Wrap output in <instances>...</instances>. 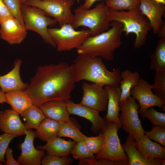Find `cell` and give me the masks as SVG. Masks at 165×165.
Masks as SVG:
<instances>
[{
	"instance_id": "6da1fadb",
	"label": "cell",
	"mask_w": 165,
	"mask_h": 165,
	"mask_svg": "<svg viewBox=\"0 0 165 165\" xmlns=\"http://www.w3.org/2000/svg\"><path fill=\"white\" fill-rule=\"evenodd\" d=\"M76 82L73 64L61 62L39 66L24 91L40 107L50 101L70 100Z\"/></svg>"
},
{
	"instance_id": "7a4b0ae2",
	"label": "cell",
	"mask_w": 165,
	"mask_h": 165,
	"mask_svg": "<svg viewBox=\"0 0 165 165\" xmlns=\"http://www.w3.org/2000/svg\"><path fill=\"white\" fill-rule=\"evenodd\" d=\"M76 82L85 80L103 86L119 87L121 80L118 68L110 71L100 57L79 55L73 61Z\"/></svg>"
},
{
	"instance_id": "3957f363",
	"label": "cell",
	"mask_w": 165,
	"mask_h": 165,
	"mask_svg": "<svg viewBox=\"0 0 165 165\" xmlns=\"http://www.w3.org/2000/svg\"><path fill=\"white\" fill-rule=\"evenodd\" d=\"M123 24L111 22L110 28L97 35L88 37L77 49L78 55L100 57L107 61L114 58V52L122 44Z\"/></svg>"
},
{
	"instance_id": "277c9868",
	"label": "cell",
	"mask_w": 165,
	"mask_h": 165,
	"mask_svg": "<svg viewBox=\"0 0 165 165\" xmlns=\"http://www.w3.org/2000/svg\"><path fill=\"white\" fill-rule=\"evenodd\" d=\"M108 17L111 22L118 21L123 24L122 31L125 32L127 36L130 33L135 34V49L139 48L145 44L148 33L152 28L149 21L139 9L125 11L109 8Z\"/></svg>"
},
{
	"instance_id": "5b68a950",
	"label": "cell",
	"mask_w": 165,
	"mask_h": 165,
	"mask_svg": "<svg viewBox=\"0 0 165 165\" xmlns=\"http://www.w3.org/2000/svg\"><path fill=\"white\" fill-rule=\"evenodd\" d=\"M109 7L103 1L92 9H85L78 7L74 10V14L71 25L75 29L80 27H87L90 36L98 35L108 31L111 22L108 17Z\"/></svg>"
},
{
	"instance_id": "8992f818",
	"label": "cell",
	"mask_w": 165,
	"mask_h": 165,
	"mask_svg": "<svg viewBox=\"0 0 165 165\" xmlns=\"http://www.w3.org/2000/svg\"><path fill=\"white\" fill-rule=\"evenodd\" d=\"M21 9L26 30L36 32L46 43L56 48L55 43L48 32V27L56 25L57 23V21L41 9L35 7L23 4L21 5Z\"/></svg>"
},
{
	"instance_id": "52a82bcc",
	"label": "cell",
	"mask_w": 165,
	"mask_h": 165,
	"mask_svg": "<svg viewBox=\"0 0 165 165\" xmlns=\"http://www.w3.org/2000/svg\"><path fill=\"white\" fill-rule=\"evenodd\" d=\"M119 129L116 123L105 121L99 131L104 136V143L101 148L95 154L96 159L123 161L128 164V158L123 150L118 136Z\"/></svg>"
},
{
	"instance_id": "ba28073f",
	"label": "cell",
	"mask_w": 165,
	"mask_h": 165,
	"mask_svg": "<svg viewBox=\"0 0 165 165\" xmlns=\"http://www.w3.org/2000/svg\"><path fill=\"white\" fill-rule=\"evenodd\" d=\"M48 30L60 52L77 49L90 36L89 29L76 31L70 24H64L59 28H48Z\"/></svg>"
},
{
	"instance_id": "9c48e42d",
	"label": "cell",
	"mask_w": 165,
	"mask_h": 165,
	"mask_svg": "<svg viewBox=\"0 0 165 165\" xmlns=\"http://www.w3.org/2000/svg\"><path fill=\"white\" fill-rule=\"evenodd\" d=\"M75 0H28L24 4L41 9L61 27L72 23L74 14L71 8Z\"/></svg>"
},
{
	"instance_id": "30bf717a",
	"label": "cell",
	"mask_w": 165,
	"mask_h": 165,
	"mask_svg": "<svg viewBox=\"0 0 165 165\" xmlns=\"http://www.w3.org/2000/svg\"><path fill=\"white\" fill-rule=\"evenodd\" d=\"M121 112L119 118L123 130L134 141L138 140L144 135V130L138 115L140 106L136 99L130 96L125 100L119 101Z\"/></svg>"
},
{
	"instance_id": "8fae6325",
	"label": "cell",
	"mask_w": 165,
	"mask_h": 165,
	"mask_svg": "<svg viewBox=\"0 0 165 165\" xmlns=\"http://www.w3.org/2000/svg\"><path fill=\"white\" fill-rule=\"evenodd\" d=\"M103 87L94 83H83L82 88L83 95L80 103L99 112L105 111L108 97Z\"/></svg>"
},
{
	"instance_id": "7c38bea8",
	"label": "cell",
	"mask_w": 165,
	"mask_h": 165,
	"mask_svg": "<svg viewBox=\"0 0 165 165\" xmlns=\"http://www.w3.org/2000/svg\"><path fill=\"white\" fill-rule=\"evenodd\" d=\"M152 86L145 79L140 78L138 84L131 90V94L139 103L138 112L141 114L146 109L157 106L161 108L165 101L156 96L152 91Z\"/></svg>"
},
{
	"instance_id": "4fadbf2b",
	"label": "cell",
	"mask_w": 165,
	"mask_h": 165,
	"mask_svg": "<svg viewBox=\"0 0 165 165\" xmlns=\"http://www.w3.org/2000/svg\"><path fill=\"white\" fill-rule=\"evenodd\" d=\"M24 142L21 144V152L17 161L22 165H40L45 155V151L36 149L34 146L35 132L27 130Z\"/></svg>"
},
{
	"instance_id": "5bb4252c",
	"label": "cell",
	"mask_w": 165,
	"mask_h": 165,
	"mask_svg": "<svg viewBox=\"0 0 165 165\" xmlns=\"http://www.w3.org/2000/svg\"><path fill=\"white\" fill-rule=\"evenodd\" d=\"M139 9L149 21L154 34L158 35L165 25L162 17L165 11V5L153 0H140Z\"/></svg>"
},
{
	"instance_id": "9a60e30c",
	"label": "cell",
	"mask_w": 165,
	"mask_h": 165,
	"mask_svg": "<svg viewBox=\"0 0 165 165\" xmlns=\"http://www.w3.org/2000/svg\"><path fill=\"white\" fill-rule=\"evenodd\" d=\"M0 37L10 45L21 43L26 38L27 30L17 19L12 17L0 24Z\"/></svg>"
},
{
	"instance_id": "2e32d148",
	"label": "cell",
	"mask_w": 165,
	"mask_h": 165,
	"mask_svg": "<svg viewBox=\"0 0 165 165\" xmlns=\"http://www.w3.org/2000/svg\"><path fill=\"white\" fill-rule=\"evenodd\" d=\"M67 108L70 115L73 114L84 118L92 124L91 130L97 134L102 129L105 119L100 116L99 112L80 103L76 104L70 100L66 101Z\"/></svg>"
},
{
	"instance_id": "e0dca14e",
	"label": "cell",
	"mask_w": 165,
	"mask_h": 165,
	"mask_svg": "<svg viewBox=\"0 0 165 165\" xmlns=\"http://www.w3.org/2000/svg\"><path fill=\"white\" fill-rule=\"evenodd\" d=\"M0 130L17 136L25 134L27 130L19 114L12 109H8L0 112Z\"/></svg>"
},
{
	"instance_id": "ac0fdd59",
	"label": "cell",
	"mask_w": 165,
	"mask_h": 165,
	"mask_svg": "<svg viewBox=\"0 0 165 165\" xmlns=\"http://www.w3.org/2000/svg\"><path fill=\"white\" fill-rule=\"evenodd\" d=\"M22 61L16 59L14 63V67L7 74L0 76V88L4 93L15 90H24L28 84L23 82L20 75V69Z\"/></svg>"
},
{
	"instance_id": "d6986e66",
	"label": "cell",
	"mask_w": 165,
	"mask_h": 165,
	"mask_svg": "<svg viewBox=\"0 0 165 165\" xmlns=\"http://www.w3.org/2000/svg\"><path fill=\"white\" fill-rule=\"evenodd\" d=\"M134 140L129 135L122 145L123 150L129 159L128 165H165V159L156 158L154 160H147L137 149Z\"/></svg>"
},
{
	"instance_id": "ffe728a7",
	"label": "cell",
	"mask_w": 165,
	"mask_h": 165,
	"mask_svg": "<svg viewBox=\"0 0 165 165\" xmlns=\"http://www.w3.org/2000/svg\"><path fill=\"white\" fill-rule=\"evenodd\" d=\"M108 97L107 104V112L106 115L105 121L108 122L116 123L119 129L122 127L119 118L120 108L119 102L121 90L119 87H114L109 86H105Z\"/></svg>"
},
{
	"instance_id": "44dd1931",
	"label": "cell",
	"mask_w": 165,
	"mask_h": 165,
	"mask_svg": "<svg viewBox=\"0 0 165 165\" xmlns=\"http://www.w3.org/2000/svg\"><path fill=\"white\" fill-rule=\"evenodd\" d=\"M46 118H49L60 123L70 120L67 107L66 101H52L46 102L40 107Z\"/></svg>"
},
{
	"instance_id": "7402d4cb",
	"label": "cell",
	"mask_w": 165,
	"mask_h": 165,
	"mask_svg": "<svg viewBox=\"0 0 165 165\" xmlns=\"http://www.w3.org/2000/svg\"><path fill=\"white\" fill-rule=\"evenodd\" d=\"M134 143L137 149L147 160H152L157 158L165 159V147L152 141L145 135L139 139L134 141Z\"/></svg>"
},
{
	"instance_id": "603a6c76",
	"label": "cell",
	"mask_w": 165,
	"mask_h": 165,
	"mask_svg": "<svg viewBox=\"0 0 165 165\" xmlns=\"http://www.w3.org/2000/svg\"><path fill=\"white\" fill-rule=\"evenodd\" d=\"M46 142L44 145L37 146V149L46 151L47 154L64 156H68L76 141H66L57 136Z\"/></svg>"
},
{
	"instance_id": "cb8c5ba5",
	"label": "cell",
	"mask_w": 165,
	"mask_h": 165,
	"mask_svg": "<svg viewBox=\"0 0 165 165\" xmlns=\"http://www.w3.org/2000/svg\"><path fill=\"white\" fill-rule=\"evenodd\" d=\"M7 103L13 110L21 115L33 104L32 100L24 91L15 90L5 93Z\"/></svg>"
},
{
	"instance_id": "d4e9b609",
	"label": "cell",
	"mask_w": 165,
	"mask_h": 165,
	"mask_svg": "<svg viewBox=\"0 0 165 165\" xmlns=\"http://www.w3.org/2000/svg\"><path fill=\"white\" fill-rule=\"evenodd\" d=\"M61 123L45 118L35 132V137L47 142L58 136Z\"/></svg>"
},
{
	"instance_id": "484cf974",
	"label": "cell",
	"mask_w": 165,
	"mask_h": 165,
	"mask_svg": "<svg viewBox=\"0 0 165 165\" xmlns=\"http://www.w3.org/2000/svg\"><path fill=\"white\" fill-rule=\"evenodd\" d=\"M121 81L119 87L121 90L119 101L125 100L131 95V90L138 83L140 79L137 72H132L129 69L121 72Z\"/></svg>"
},
{
	"instance_id": "4316f807",
	"label": "cell",
	"mask_w": 165,
	"mask_h": 165,
	"mask_svg": "<svg viewBox=\"0 0 165 165\" xmlns=\"http://www.w3.org/2000/svg\"><path fill=\"white\" fill-rule=\"evenodd\" d=\"M20 115L26 119L25 126L27 130H36L46 118L40 108L33 105Z\"/></svg>"
},
{
	"instance_id": "83f0119b",
	"label": "cell",
	"mask_w": 165,
	"mask_h": 165,
	"mask_svg": "<svg viewBox=\"0 0 165 165\" xmlns=\"http://www.w3.org/2000/svg\"><path fill=\"white\" fill-rule=\"evenodd\" d=\"M150 68L155 72L165 70V37L160 38L151 56Z\"/></svg>"
},
{
	"instance_id": "f1b7e54d",
	"label": "cell",
	"mask_w": 165,
	"mask_h": 165,
	"mask_svg": "<svg viewBox=\"0 0 165 165\" xmlns=\"http://www.w3.org/2000/svg\"><path fill=\"white\" fill-rule=\"evenodd\" d=\"M58 136L69 138L76 142L84 141L86 137L70 119L68 121L61 123Z\"/></svg>"
},
{
	"instance_id": "f546056e",
	"label": "cell",
	"mask_w": 165,
	"mask_h": 165,
	"mask_svg": "<svg viewBox=\"0 0 165 165\" xmlns=\"http://www.w3.org/2000/svg\"><path fill=\"white\" fill-rule=\"evenodd\" d=\"M105 4L109 8L117 11H130L138 9L140 0H106Z\"/></svg>"
},
{
	"instance_id": "4dcf8cb0",
	"label": "cell",
	"mask_w": 165,
	"mask_h": 165,
	"mask_svg": "<svg viewBox=\"0 0 165 165\" xmlns=\"http://www.w3.org/2000/svg\"><path fill=\"white\" fill-rule=\"evenodd\" d=\"M152 86L154 94L165 101V70L156 72Z\"/></svg>"
},
{
	"instance_id": "1f68e13d",
	"label": "cell",
	"mask_w": 165,
	"mask_h": 165,
	"mask_svg": "<svg viewBox=\"0 0 165 165\" xmlns=\"http://www.w3.org/2000/svg\"><path fill=\"white\" fill-rule=\"evenodd\" d=\"M140 114L143 118H147L153 125L165 127V114L157 111L153 107Z\"/></svg>"
},
{
	"instance_id": "d6a6232c",
	"label": "cell",
	"mask_w": 165,
	"mask_h": 165,
	"mask_svg": "<svg viewBox=\"0 0 165 165\" xmlns=\"http://www.w3.org/2000/svg\"><path fill=\"white\" fill-rule=\"evenodd\" d=\"M70 154L76 159L95 158L94 154L88 149L84 141L76 142L72 148Z\"/></svg>"
},
{
	"instance_id": "836d02e7",
	"label": "cell",
	"mask_w": 165,
	"mask_h": 165,
	"mask_svg": "<svg viewBox=\"0 0 165 165\" xmlns=\"http://www.w3.org/2000/svg\"><path fill=\"white\" fill-rule=\"evenodd\" d=\"M72 159L67 156H58L46 154L42 158L41 164L42 165H69L73 162Z\"/></svg>"
},
{
	"instance_id": "e575fe53",
	"label": "cell",
	"mask_w": 165,
	"mask_h": 165,
	"mask_svg": "<svg viewBox=\"0 0 165 165\" xmlns=\"http://www.w3.org/2000/svg\"><path fill=\"white\" fill-rule=\"evenodd\" d=\"M84 142L89 150L96 154L101 148L103 144L104 138L100 132L97 136L88 137L86 136Z\"/></svg>"
},
{
	"instance_id": "d590c367",
	"label": "cell",
	"mask_w": 165,
	"mask_h": 165,
	"mask_svg": "<svg viewBox=\"0 0 165 165\" xmlns=\"http://www.w3.org/2000/svg\"><path fill=\"white\" fill-rule=\"evenodd\" d=\"M145 135L165 147V127L152 126L151 130L145 131Z\"/></svg>"
},
{
	"instance_id": "8d00e7d4",
	"label": "cell",
	"mask_w": 165,
	"mask_h": 165,
	"mask_svg": "<svg viewBox=\"0 0 165 165\" xmlns=\"http://www.w3.org/2000/svg\"><path fill=\"white\" fill-rule=\"evenodd\" d=\"M13 16L24 25L20 0H2Z\"/></svg>"
},
{
	"instance_id": "74e56055",
	"label": "cell",
	"mask_w": 165,
	"mask_h": 165,
	"mask_svg": "<svg viewBox=\"0 0 165 165\" xmlns=\"http://www.w3.org/2000/svg\"><path fill=\"white\" fill-rule=\"evenodd\" d=\"M17 136L4 133L0 135V161L6 163L5 159L6 150L10 142Z\"/></svg>"
},
{
	"instance_id": "f35d334b",
	"label": "cell",
	"mask_w": 165,
	"mask_h": 165,
	"mask_svg": "<svg viewBox=\"0 0 165 165\" xmlns=\"http://www.w3.org/2000/svg\"><path fill=\"white\" fill-rule=\"evenodd\" d=\"M13 17L2 0H0V24L6 20Z\"/></svg>"
},
{
	"instance_id": "ab89813d",
	"label": "cell",
	"mask_w": 165,
	"mask_h": 165,
	"mask_svg": "<svg viewBox=\"0 0 165 165\" xmlns=\"http://www.w3.org/2000/svg\"><path fill=\"white\" fill-rule=\"evenodd\" d=\"M13 151L9 147H8L5 153L6 160L5 165H20V163L15 160L13 155Z\"/></svg>"
},
{
	"instance_id": "60d3db41",
	"label": "cell",
	"mask_w": 165,
	"mask_h": 165,
	"mask_svg": "<svg viewBox=\"0 0 165 165\" xmlns=\"http://www.w3.org/2000/svg\"><path fill=\"white\" fill-rule=\"evenodd\" d=\"M101 0H86L83 4L80 5V7L83 9H89L94 2L97 1Z\"/></svg>"
},
{
	"instance_id": "b9f144b4",
	"label": "cell",
	"mask_w": 165,
	"mask_h": 165,
	"mask_svg": "<svg viewBox=\"0 0 165 165\" xmlns=\"http://www.w3.org/2000/svg\"><path fill=\"white\" fill-rule=\"evenodd\" d=\"M4 103H7L5 93L0 88V104Z\"/></svg>"
},
{
	"instance_id": "7bdbcfd3",
	"label": "cell",
	"mask_w": 165,
	"mask_h": 165,
	"mask_svg": "<svg viewBox=\"0 0 165 165\" xmlns=\"http://www.w3.org/2000/svg\"><path fill=\"white\" fill-rule=\"evenodd\" d=\"M158 35L160 38L165 37V25L160 29Z\"/></svg>"
},
{
	"instance_id": "ee69618b",
	"label": "cell",
	"mask_w": 165,
	"mask_h": 165,
	"mask_svg": "<svg viewBox=\"0 0 165 165\" xmlns=\"http://www.w3.org/2000/svg\"><path fill=\"white\" fill-rule=\"evenodd\" d=\"M155 2L158 3H161L165 5V0H153Z\"/></svg>"
},
{
	"instance_id": "f6af8a7d",
	"label": "cell",
	"mask_w": 165,
	"mask_h": 165,
	"mask_svg": "<svg viewBox=\"0 0 165 165\" xmlns=\"http://www.w3.org/2000/svg\"><path fill=\"white\" fill-rule=\"evenodd\" d=\"M28 0H20L21 4H24Z\"/></svg>"
},
{
	"instance_id": "bcb514c9",
	"label": "cell",
	"mask_w": 165,
	"mask_h": 165,
	"mask_svg": "<svg viewBox=\"0 0 165 165\" xmlns=\"http://www.w3.org/2000/svg\"><path fill=\"white\" fill-rule=\"evenodd\" d=\"M161 109L163 111H165V105H163L161 107Z\"/></svg>"
},
{
	"instance_id": "7dc6e473",
	"label": "cell",
	"mask_w": 165,
	"mask_h": 165,
	"mask_svg": "<svg viewBox=\"0 0 165 165\" xmlns=\"http://www.w3.org/2000/svg\"><path fill=\"white\" fill-rule=\"evenodd\" d=\"M2 162L0 161V165H3L2 164Z\"/></svg>"
},
{
	"instance_id": "c3c4849f",
	"label": "cell",
	"mask_w": 165,
	"mask_h": 165,
	"mask_svg": "<svg viewBox=\"0 0 165 165\" xmlns=\"http://www.w3.org/2000/svg\"><path fill=\"white\" fill-rule=\"evenodd\" d=\"M84 0L85 2L86 1V0Z\"/></svg>"
}]
</instances>
